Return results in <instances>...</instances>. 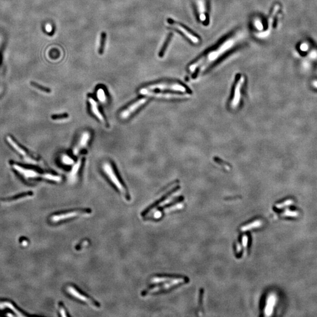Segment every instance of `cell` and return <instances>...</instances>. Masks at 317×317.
Wrapping results in <instances>:
<instances>
[{
    "label": "cell",
    "instance_id": "cb8c5ba5",
    "mask_svg": "<svg viewBox=\"0 0 317 317\" xmlns=\"http://www.w3.org/2000/svg\"><path fill=\"white\" fill-rule=\"evenodd\" d=\"M62 159H63V162L67 165H72L74 162L72 159L70 158L69 156H67V155H63Z\"/></svg>",
    "mask_w": 317,
    "mask_h": 317
},
{
    "label": "cell",
    "instance_id": "f546056e",
    "mask_svg": "<svg viewBox=\"0 0 317 317\" xmlns=\"http://www.w3.org/2000/svg\"><path fill=\"white\" fill-rule=\"evenodd\" d=\"M8 316H13V315H11V314H7Z\"/></svg>",
    "mask_w": 317,
    "mask_h": 317
},
{
    "label": "cell",
    "instance_id": "484cf974",
    "mask_svg": "<svg viewBox=\"0 0 317 317\" xmlns=\"http://www.w3.org/2000/svg\"><path fill=\"white\" fill-rule=\"evenodd\" d=\"M254 25L255 27L257 28V29H259V30H261L263 28V26H262V24H261V21H259L258 20H255L254 21Z\"/></svg>",
    "mask_w": 317,
    "mask_h": 317
},
{
    "label": "cell",
    "instance_id": "ba28073f",
    "mask_svg": "<svg viewBox=\"0 0 317 317\" xmlns=\"http://www.w3.org/2000/svg\"><path fill=\"white\" fill-rule=\"evenodd\" d=\"M148 99L146 98H142L141 99L138 100L135 102L130 105L127 108L124 109L120 114V118L122 119H126L128 118L130 115L133 114L134 112L138 109H139L141 106H142L147 102Z\"/></svg>",
    "mask_w": 317,
    "mask_h": 317
},
{
    "label": "cell",
    "instance_id": "5b68a950",
    "mask_svg": "<svg viewBox=\"0 0 317 317\" xmlns=\"http://www.w3.org/2000/svg\"><path fill=\"white\" fill-rule=\"evenodd\" d=\"M143 89L148 91L154 89H161V90H170L175 91H180L182 92H184L186 91V88L180 83L167 82L152 84Z\"/></svg>",
    "mask_w": 317,
    "mask_h": 317
},
{
    "label": "cell",
    "instance_id": "ffe728a7",
    "mask_svg": "<svg viewBox=\"0 0 317 317\" xmlns=\"http://www.w3.org/2000/svg\"><path fill=\"white\" fill-rule=\"evenodd\" d=\"M106 34L105 32H102L100 36V45H99V52L100 55H102L104 52L105 46V42H106Z\"/></svg>",
    "mask_w": 317,
    "mask_h": 317
},
{
    "label": "cell",
    "instance_id": "d4e9b609",
    "mask_svg": "<svg viewBox=\"0 0 317 317\" xmlns=\"http://www.w3.org/2000/svg\"><path fill=\"white\" fill-rule=\"evenodd\" d=\"M67 118H68V116H66V115L53 116H52V119L54 120L67 119Z\"/></svg>",
    "mask_w": 317,
    "mask_h": 317
},
{
    "label": "cell",
    "instance_id": "3957f363",
    "mask_svg": "<svg viewBox=\"0 0 317 317\" xmlns=\"http://www.w3.org/2000/svg\"><path fill=\"white\" fill-rule=\"evenodd\" d=\"M102 169L104 171L106 175V176L109 178L112 183L114 184V186L119 190L120 192L122 194H124V196L127 200H129V196L128 192L126 190L123 184L120 181L117 175H116L111 164L108 161L105 162L102 165Z\"/></svg>",
    "mask_w": 317,
    "mask_h": 317
},
{
    "label": "cell",
    "instance_id": "e0dca14e",
    "mask_svg": "<svg viewBox=\"0 0 317 317\" xmlns=\"http://www.w3.org/2000/svg\"><path fill=\"white\" fill-rule=\"evenodd\" d=\"M7 140L8 141V142L19 153H20L21 155H23V156H26V152L24 151V150H22L20 147H19L18 145L16 143V142L12 140V139L11 138L10 136H7Z\"/></svg>",
    "mask_w": 317,
    "mask_h": 317
},
{
    "label": "cell",
    "instance_id": "d6986e66",
    "mask_svg": "<svg viewBox=\"0 0 317 317\" xmlns=\"http://www.w3.org/2000/svg\"><path fill=\"white\" fill-rule=\"evenodd\" d=\"M5 308H10L11 310H12L13 311H14V312H16V314L18 315V316H23L22 314H21L20 312H19L16 309L15 307H14L12 305V304L10 303V302H0V308L1 309H4Z\"/></svg>",
    "mask_w": 317,
    "mask_h": 317
},
{
    "label": "cell",
    "instance_id": "603a6c76",
    "mask_svg": "<svg viewBox=\"0 0 317 317\" xmlns=\"http://www.w3.org/2000/svg\"><path fill=\"white\" fill-rule=\"evenodd\" d=\"M31 85L33 86L34 88H35L36 89H38L40 90H41L42 91L44 92H47V93H49L50 92V90L49 89L46 88H44L43 86H41L36 83H34V82H31Z\"/></svg>",
    "mask_w": 317,
    "mask_h": 317
},
{
    "label": "cell",
    "instance_id": "2e32d148",
    "mask_svg": "<svg viewBox=\"0 0 317 317\" xmlns=\"http://www.w3.org/2000/svg\"><path fill=\"white\" fill-rule=\"evenodd\" d=\"M13 167L15 169H16L17 171H18L20 173H21L22 175H25L26 177H41V175L36 173L35 172L32 171V170L24 169L22 168L20 166H18L17 165H14Z\"/></svg>",
    "mask_w": 317,
    "mask_h": 317
},
{
    "label": "cell",
    "instance_id": "ac0fdd59",
    "mask_svg": "<svg viewBox=\"0 0 317 317\" xmlns=\"http://www.w3.org/2000/svg\"><path fill=\"white\" fill-rule=\"evenodd\" d=\"M172 38V34L170 33L168 35V36L167 37L166 40L165 42H164L163 44V45L161 47V51L159 52V57L160 58H162L164 55H165V53L166 52V50L167 48L168 47V45L169 44V42L170 41L171 39Z\"/></svg>",
    "mask_w": 317,
    "mask_h": 317
},
{
    "label": "cell",
    "instance_id": "7402d4cb",
    "mask_svg": "<svg viewBox=\"0 0 317 317\" xmlns=\"http://www.w3.org/2000/svg\"><path fill=\"white\" fill-rule=\"evenodd\" d=\"M275 303V298L274 296H271L270 298V301L268 302V305H267V310H266V313H267V315H268V313H271V310H272V308L274 306V304Z\"/></svg>",
    "mask_w": 317,
    "mask_h": 317
},
{
    "label": "cell",
    "instance_id": "7c38bea8",
    "mask_svg": "<svg viewBox=\"0 0 317 317\" xmlns=\"http://www.w3.org/2000/svg\"><path fill=\"white\" fill-rule=\"evenodd\" d=\"M89 102L91 105V108L92 113L95 114V116L103 124H105V120L103 115L100 113L98 109V106L96 101L92 98H89Z\"/></svg>",
    "mask_w": 317,
    "mask_h": 317
},
{
    "label": "cell",
    "instance_id": "8fae6325",
    "mask_svg": "<svg viewBox=\"0 0 317 317\" xmlns=\"http://www.w3.org/2000/svg\"><path fill=\"white\" fill-rule=\"evenodd\" d=\"M245 77L242 75H240L235 84L234 99H233L231 102V106L234 108L237 107L239 104V100L240 99V91L241 89V86L245 82Z\"/></svg>",
    "mask_w": 317,
    "mask_h": 317
},
{
    "label": "cell",
    "instance_id": "7a4b0ae2",
    "mask_svg": "<svg viewBox=\"0 0 317 317\" xmlns=\"http://www.w3.org/2000/svg\"><path fill=\"white\" fill-rule=\"evenodd\" d=\"M184 280L183 278H175L168 276H155L151 278V284H155L145 290L142 295L146 296L157 292L165 291L171 288L174 286H177L180 283L184 282Z\"/></svg>",
    "mask_w": 317,
    "mask_h": 317
},
{
    "label": "cell",
    "instance_id": "44dd1931",
    "mask_svg": "<svg viewBox=\"0 0 317 317\" xmlns=\"http://www.w3.org/2000/svg\"><path fill=\"white\" fill-rule=\"evenodd\" d=\"M97 96L98 98L101 102H105L106 100V97L105 94V91L102 89H99L98 90L97 92Z\"/></svg>",
    "mask_w": 317,
    "mask_h": 317
},
{
    "label": "cell",
    "instance_id": "52a82bcc",
    "mask_svg": "<svg viewBox=\"0 0 317 317\" xmlns=\"http://www.w3.org/2000/svg\"><path fill=\"white\" fill-rule=\"evenodd\" d=\"M91 213V210L89 209H81V210H76L70 211L66 213H62L60 214L54 215L53 216L51 220L52 222H58L60 221L65 220L69 218H73L78 217L80 216H84L86 214H90Z\"/></svg>",
    "mask_w": 317,
    "mask_h": 317
},
{
    "label": "cell",
    "instance_id": "9a60e30c",
    "mask_svg": "<svg viewBox=\"0 0 317 317\" xmlns=\"http://www.w3.org/2000/svg\"><path fill=\"white\" fill-rule=\"evenodd\" d=\"M82 163V159L81 158L78 160V161H77L75 165L73 167L71 173H70V175H69V179L71 181H74L76 179V177L78 174V171H79L80 167L81 166Z\"/></svg>",
    "mask_w": 317,
    "mask_h": 317
},
{
    "label": "cell",
    "instance_id": "9c48e42d",
    "mask_svg": "<svg viewBox=\"0 0 317 317\" xmlns=\"http://www.w3.org/2000/svg\"><path fill=\"white\" fill-rule=\"evenodd\" d=\"M139 93L151 97H155L158 98H165V99H175V98H183L184 97H187V95H182L178 94H170V93H162V92H152L151 91L146 90L145 89H141L139 91Z\"/></svg>",
    "mask_w": 317,
    "mask_h": 317
},
{
    "label": "cell",
    "instance_id": "83f0119b",
    "mask_svg": "<svg viewBox=\"0 0 317 317\" xmlns=\"http://www.w3.org/2000/svg\"><path fill=\"white\" fill-rule=\"evenodd\" d=\"M51 26H50L49 25L47 26V31H51Z\"/></svg>",
    "mask_w": 317,
    "mask_h": 317
},
{
    "label": "cell",
    "instance_id": "8992f818",
    "mask_svg": "<svg viewBox=\"0 0 317 317\" xmlns=\"http://www.w3.org/2000/svg\"><path fill=\"white\" fill-rule=\"evenodd\" d=\"M67 291L68 293L73 296L74 298L78 299L81 301L86 302V304H88L91 306L98 308L100 307L99 303L94 300L91 298L89 297L88 296L85 294L81 291H79L77 288L74 287L73 286H69L67 287Z\"/></svg>",
    "mask_w": 317,
    "mask_h": 317
},
{
    "label": "cell",
    "instance_id": "f1b7e54d",
    "mask_svg": "<svg viewBox=\"0 0 317 317\" xmlns=\"http://www.w3.org/2000/svg\"><path fill=\"white\" fill-rule=\"evenodd\" d=\"M313 85H314V86H315V87H316V88H317V81H314V82H313Z\"/></svg>",
    "mask_w": 317,
    "mask_h": 317
},
{
    "label": "cell",
    "instance_id": "277c9868",
    "mask_svg": "<svg viewBox=\"0 0 317 317\" xmlns=\"http://www.w3.org/2000/svg\"><path fill=\"white\" fill-rule=\"evenodd\" d=\"M167 21L169 24L172 26V28H171L180 32L183 35H184V37H186L187 39H189L190 41L192 42L194 44H197L199 43L200 38L198 36H196L194 33H193L192 32L190 31L189 29H187L184 26L172 20L171 18H168Z\"/></svg>",
    "mask_w": 317,
    "mask_h": 317
},
{
    "label": "cell",
    "instance_id": "30bf717a",
    "mask_svg": "<svg viewBox=\"0 0 317 317\" xmlns=\"http://www.w3.org/2000/svg\"><path fill=\"white\" fill-rule=\"evenodd\" d=\"M90 138H91L90 132L88 131L83 132L81 136L77 145L75 146L73 149V153L74 155L77 156L79 152L86 146L89 141L90 140Z\"/></svg>",
    "mask_w": 317,
    "mask_h": 317
},
{
    "label": "cell",
    "instance_id": "4fadbf2b",
    "mask_svg": "<svg viewBox=\"0 0 317 317\" xmlns=\"http://www.w3.org/2000/svg\"><path fill=\"white\" fill-rule=\"evenodd\" d=\"M196 7L200 20L201 22H205L206 21V7L203 0H198L196 2Z\"/></svg>",
    "mask_w": 317,
    "mask_h": 317
},
{
    "label": "cell",
    "instance_id": "5bb4252c",
    "mask_svg": "<svg viewBox=\"0 0 317 317\" xmlns=\"http://www.w3.org/2000/svg\"><path fill=\"white\" fill-rule=\"evenodd\" d=\"M280 5H278V4H276L273 7V11H272L270 15L269 16L268 19V21H267V27H268V30H270L271 28H272V26L273 24L275 16L277 15L278 11L280 10Z\"/></svg>",
    "mask_w": 317,
    "mask_h": 317
},
{
    "label": "cell",
    "instance_id": "4316f807",
    "mask_svg": "<svg viewBox=\"0 0 317 317\" xmlns=\"http://www.w3.org/2000/svg\"><path fill=\"white\" fill-rule=\"evenodd\" d=\"M60 313H61V315L63 316V317H67V313H66V311H65V310L64 309V308L63 306H60Z\"/></svg>",
    "mask_w": 317,
    "mask_h": 317
},
{
    "label": "cell",
    "instance_id": "6da1fadb",
    "mask_svg": "<svg viewBox=\"0 0 317 317\" xmlns=\"http://www.w3.org/2000/svg\"><path fill=\"white\" fill-rule=\"evenodd\" d=\"M241 34L240 32H234L230 36L227 37L218 45L206 52L193 61L189 66V71L194 73L198 69V73H201L229 52L239 42Z\"/></svg>",
    "mask_w": 317,
    "mask_h": 317
}]
</instances>
